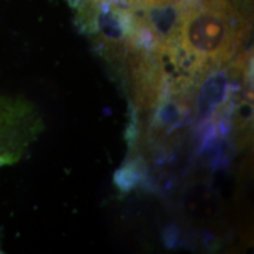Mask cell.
<instances>
[{
  "label": "cell",
  "instance_id": "6da1fadb",
  "mask_svg": "<svg viewBox=\"0 0 254 254\" xmlns=\"http://www.w3.org/2000/svg\"><path fill=\"white\" fill-rule=\"evenodd\" d=\"M249 25L230 0H195L183 8L163 50L193 71L228 62Z\"/></svg>",
  "mask_w": 254,
  "mask_h": 254
}]
</instances>
